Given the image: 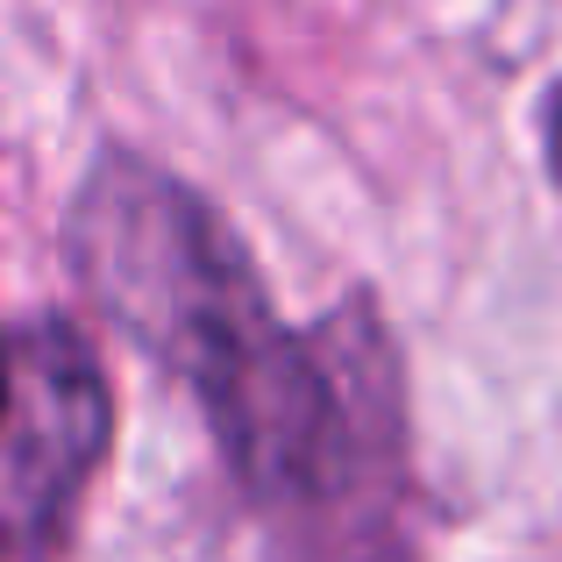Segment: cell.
Masks as SVG:
<instances>
[{
    "label": "cell",
    "mask_w": 562,
    "mask_h": 562,
    "mask_svg": "<svg viewBox=\"0 0 562 562\" xmlns=\"http://www.w3.org/2000/svg\"><path fill=\"white\" fill-rule=\"evenodd\" d=\"M93 306L200 398L228 470L263 506H342L392 470L398 406L371 328H285L235 228L171 171L114 150L71 206Z\"/></svg>",
    "instance_id": "6da1fadb"
},
{
    "label": "cell",
    "mask_w": 562,
    "mask_h": 562,
    "mask_svg": "<svg viewBox=\"0 0 562 562\" xmlns=\"http://www.w3.org/2000/svg\"><path fill=\"white\" fill-rule=\"evenodd\" d=\"M108 441L114 392L100 349L71 321L29 314L8 335V449H0V506L22 555L57 549Z\"/></svg>",
    "instance_id": "7a4b0ae2"
},
{
    "label": "cell",
    "mask_w": 562,
    "mask_h": 562,
    "mask_svg": "<svg viewBox=\"0 0 562 562\" xmlns=\"http://www.w3.org/2000/svg\"><path fill=\"white\" fill-rule=\"evenodd\" d=\"M549 171H555V186H562V93H555V108H549Z\"/></svg>",
    "instance_id": "3957f363"
}]
</instances>
